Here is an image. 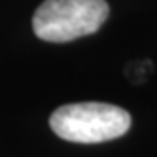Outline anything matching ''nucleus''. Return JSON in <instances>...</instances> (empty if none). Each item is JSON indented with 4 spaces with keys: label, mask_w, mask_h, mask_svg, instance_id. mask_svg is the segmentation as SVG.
Wrapping results in <instances>:
<instances>
[{
    "label": "nucleus",
    "mask_w": 157,
    "mask_h": 157,
    "mask_svg": "<svg viewBox=\"0 0 157 157\" xmlns=\"http://www.w3.org/2000/svg\"><path fill=\"white\" fill-rule=\"evenodd\" d=\"M49 125L59 138L78 144H98L123 136L131 127L127 110L106 102H76L57 108Z\"/></svg>",
    "instance_id": "obj_1"
},
{
    "label": "nucleus",
    "mask_w": 157,
    "mask_h": 157,
    "mask_svg": "<svg viewBox=\"0 0 157 157\" xmlns=\"http://www.w3.org/2000/svg\"><path fill=\"white\" fill-rule=\"evenodd\" d=\"M108 13L104 0H46L34 12L32 29L46 42H72L97 32Z\"/></svg>",
    "instance_id": "obj_2"
}]
</instances>
